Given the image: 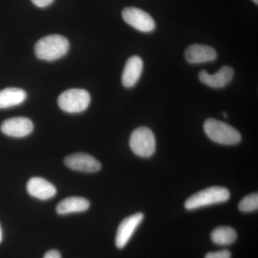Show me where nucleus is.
<instances>
[{
  "mask_svg": "<svg viewBox=\"0 0 258 258\" xmlns=\"http://www.w3.org/2000/svg\"><path fill=\"white\" fill-rule=\"evenodd\" d=\"M69 46V40L62 35H48L37 42L35 53L40 60H55L67 53Z\"/></svg>",
  "mask_w": 258,
  "mask_h": 258,
  "instance_id": "f257e3e1",
  "label": "nucleus"
},
{
  "mask_svg": "<svg viewBox=\"0 0 258 258\" xmlns=\"http://www.w3.org/2000/svg\"><path fill=\"white\" fill-rule=\"evenodd\" d=\"M204 130L212 142L222 145H235L240 143L242 139L238 131L227 123L213 118L205 122Z\"/></svg>",
  "mask_w": 258,
  "mask_h": 258,
  "instance_id": "f03ea898",
  "label": "nucleus"
},
{
  "mask_svg": "<svg viewBox=\"0 0 258 258\" xmlns=\"http://www.w3.org/2000/svg\"><path fill=\"white\" fill-rule=\"evenodd\" d=\"M230 198V193L228 189L220 186H213L191 195L185 202L184 207L188 210H196L215 204L225 203Z\"/></svg>",
  "mask_w": 258,
  "mask_h": 258,
  "instance_id": "7ed1b4c3",
  "label": "nucleus"
},
{
  "mask_svg": "<svg viewBox=\"0 0 258 258\" xmlns=\"http://www.w3.org/2000/svg\"><path fill=\"white\" fill-rule=\"evenodd\" d=\"M131 149L139 157H152L156 150V139L152 131L142 126L134 130L129 141Z\"/></svg>",
  "mask_w": 258,
  "mask_h": 258,
  "instance_id": "20e7f679",
  "label": "nucleus"
},
{
  "mask_svg": "<svg viewBox=\"0 0 258 258\" xmlns=\"http://www.w3.org/2000/svg\"><path fill=\"white\" fill-rule=\"evenodd\" d=\"M58 106L67 113H81L88 108L91 96L86 90L70 89L58 97Z\"/></svg>",
  "mask_w": 258,
  "mask_h": 258,
  "instance_id": "39448f33",
  "label": "nucleus"
},
{
  "mask_svg": "<svg viewBox=\"0 0 258 258\" xmlns=\"http://www.w3.org/2000/svg\"><path fill=\"white\" fill-rule=\"evenodd\" d=\"M122 16L125 23L139 31L152 32L156 28V23L152 17L139 8H125L122 12Z\"/></svg>",
  "mask_w": 258,
  "mask_h": 258,
  "instance_id": "423d86ee",
  "label": "nucleus"
},
{
  "mask_svg": "<svg viewBox=\"0 0 258 258\" xmlns=\"http://www.w3.org/2000/svg\"><path fill=\"white\" fill-rule=\"evenodd\" d=\"M64 164L72 170L82 172H96L101 169V164L96 158L84 153L71 154L64 159Z\"/></svg>",
  "mask_w": 258,
  "mask_h": 258,
  "instance_id": "0eeeda50",
  "label": "nucleus"
},
{
  "mask_svg": "<svg viewBox=\"0 0 258 258\" xmlns=\"http://www.w3.org/2000/svg\"><path fill=\"white\" fill-rule=\"evenodd\" d=\"M144 220V215L141 212L126 217L120 222L115 236V245L122 249L126 245L132 238L134 232Z\"/></svg>",
  "mask_w": 258,
  "mask_h": 258,
  "instance_id": "6e6552de",
  "label": "nucleus"
},
{
  "mask_svg": "<svg viewBox=\"0 0 258 258\" xmlns=\"http://www.w3.org/2000/svg\"><path fill=\"white\" fill-rule=\"evenodd\" d=\"M34 125L32 120L25 117H15L5 120L1 131L8 137L22 138L32 133Z\"/></svg>",
  "mask_w": 258,
  "mask_h": 258,
  "instance_id": "1a4fd4ad",
  "label": "nucleus"
},
{
  "mask_svg": "<svg viewBox=\"0 0 258 258\" xmlns=\"http://www.w3.org/2000/svg\"><path fill=\"white\" fill-rule=\"evenodd\" d=\"M234 71L229 66H224L215 74H209L206 71H202L199 74V79L204 84L210 88L225 87L232 80Z\"/></svg>",
  "mask_w": 258,
  "mask_h": 258,
  "instance_id": "9d476101",
  "label": "nucleus"
},
{
  "mask_svg": "<svg viewBox=\"0 0 258 258\" xmlns=\"http://www.w3.org/2000/svg\"><path fill=\"white\" fill-rule=\"evenodd\" d=\"M185 58L191 64L203 63L216 60L217 52L213 47L205 45H190L185 51Z\"/></svg>",
  "mask_w": 258,
  "mask_h": 258,
  "instance_id": "9b49d317",
  "label": "nucleus"
},
{
  "mask_svg": "<svg viewBox=\"0 0 258 258\" xmlns=\"http://www.w3.org/2000/svg\"><path fill=\"white\" fill-rule=\"evenodd\" d=\"M29 195L41 200L53 198L57 192L56 188L47 180L41 177H32L27 184Z\"/></svg>",
  "mask_w": 258,
  "mask_h": 258,
  "instance_id": "f8f14e48",
  "label": "nucleus"
},
{
  "mask_svg": "<svg viewBox=\"0 0 258 258\" xmlns=\"http://www.w3.org/2000/svg\"><path fill=\"white\" fill-rule=\"evenodd\" d=\"M143 71V61L139 56H132L127 60L122 74V83L132 88L138 82Z\"/></svg>",
  "mask_w": 258,
  "mask_h": 258,
  "instance_id": "ddd939ff",
  "label": "nucleus"
},
{
  "mask_svg": "<svg viewBox=\"0 0 258 258\" xmlns=\"http://www.w3.org/2000/svg\"><path fill=\"white\" fill-rule=\"evenodd\" d=\"M90 207L88 200L79 197H71L62 200L56 207V212L58 215L76 213L86 211Z\"/></svg>",
  "mask_w": 258,
  "mask_h": 258,
  "instance_id": "4468645a",
  "label": "nucleus"
},
{
  "mask_svg": "<svg viewBox=\"0 0 258 258\" xmlns=\"http://www.w3.org/2000/svg\"><path fill=\"white\" fill-rule=\"evenodd\" d=\"M26 92L18 88H8L0 91V108L18 106L25 101Z\"/></svg>",
  "mask_w": 258,
  "mask_h": 258,
  "instance_id": "2eb2a0df",
  "label": "nucleus"
},
{
  "mask_svg": "<svg viewBox=\"0 0 258 258\" xmlns=\"http://www.w3.org/2000/svg\"><path fill=\"white\" fill-rule=\"evenodd\" d=\"M211 239L214 243L219 245H229L235 242L237 232L230 227H219L212 231Z\"/></svg>",
  "mask_w": 258,
  "mask_h": 258,
  "instance_id": "dca6fc26",
  "label": "nucleus"
},
{
  "mask_svg": "<svg viewBox=\"0 0 258 258\" xmlns=\"http://www.w3.org/2000/svg\"><path fill=\"white\" fill-rule=\"evenodd\" d=\"M239 209L244 212H253L258 209V195L257 193L247 195L241 200Z\"/></svg>",
  "mask_w": 258,
  "mask_h": 258,
  "instance_id": "f3484780",
  "label": "nucleus"
},
{
  "mask_svg": "<svg viewBox=\"0 0 258 258\" xmlns=\"http://www.w3.org/2000/svg\"><path fill=\"white\" fill-rule=\"evenodd\" d=\"M231 253L230 251L227 249L218 251V252H209L205 255V258H230Z\"/></svg>",
  "mask_w": 258,
  "mask_h": 258,
  "instance_id": "a211bd4d",
  "label": "nucleus"
},
{
  "mask_svg": "<svg viewBox=\"0 0 258 258\" xmlns=\"http://www.w3.org/2000/svg\"><path fill=\"white\" fill-rule=\"evenodd\" d=\"M31 1L35 6L43 8L52 4L54 0H31Z\"/></svg>",
  "mask_w": 258,
  "mask_h": 258,
  "instance_id": "6ab92c4d",
  "label": "nucleus"
},
{
  "mask_svg": "<svg viewBox=\"0 0 258 258\" xmlns=\"http://www.w3.org/2000/svg\"><path fill=\"white\" fill-rule=\"evenodd\" d=\"M43 258H61V254L59 251L56 249H52V250L48 251L44 255Z\"/></svg>",
  "mask_w": 258,
  "mask_h": 258,
  "instance_id": "aec40b11",
  "label": "nucleus"
},
{
  "mask_svg": "<svg viewBox=\"0 0 258 258\" xmlns=\"http://www.w3.org/2000/svg\"><path fill=\"white\" fill-rule=\"evenodd\" d=\"M3 240V231H2L1 226H0V243Z\"/></svg>",
  "mask_w": 258,
  "mask_h": 258,
  "instance_id": "412c9836",
  "label": "nucleus"
},
{
  "mask_svg": "<svg viewBox=\"0 0 258 258\" xmlns=\"http://www.w3.org/2000/svg\"><path fill=\"white\" fill-rule=\"evenodd\" d=\"M256 5L258 4V0H252Z\"/></svg>",
  "mask_w": 258,
  "mask_h": 258,
  "instance_id": "4be33fe9",
  "label": "nucleus"
},
{
  "mask_svg": "<svg viewBox=\"0 0 258 258\" xmlns=\"http://www.w3.org/2000/svg\"><path fill=\"white\" fill-rule=\"evenodd\" d=\"M224 116L225 117V118H227V114L226 113H223Z\"/></svg>",
  "mask_w": 258,
  "mask_h": 258,
  "instance_id": "5701e85b",
  "label": "nucleus"
}]
</instances>
